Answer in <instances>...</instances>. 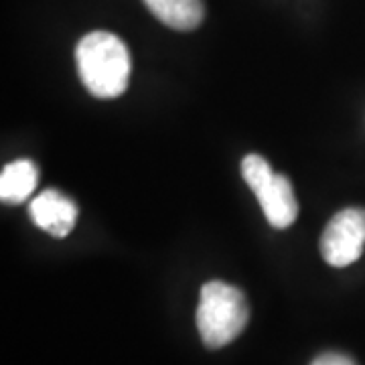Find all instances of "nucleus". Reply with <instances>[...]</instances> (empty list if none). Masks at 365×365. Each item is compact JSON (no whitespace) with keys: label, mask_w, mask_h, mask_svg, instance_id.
Returning <instances> with one entry per match:
<instances>
[{"label":"nucleus","mask_w":365,"mask_h":365,"mask_svg":"<svg viewBox=\"0 0 365 365\" xmlns=\"http://www.w3.org/2000/svg\"><path fill=\"white\" fill-rule=\"evenodd\" d=\"M76 63L86 90L100 100L118 98L128 88L130 51L114 33L93 31L81 37L76 49Z\"/></svg>","instance_id":"f257e3e1"},{"label":"nucleus","mask_w":365,"mask_h":365,"mask_svg":"<svg viewBox=\"0 0 365 365\" xmlns=\"http://www.w3.org/2000/svg\"><path fill=\"white\" fill-rule=\"evenodd\" d=\"M250 319L248 300L240 288L222 280L201 287L197 307V331L209 349H222L235 341Z\"/></svg>","instance_id":"f03ea898"},{"label":"nucleus","mask_w":365,"mask_h":365,"mask_svg":"<svg viewBox=\"0 0 365 365\" xmlns=\"http://www.w3.org/2000/svg\"><path fill=\"white\" fill-rule=\"evenodd\" d=\"M242 177L258 197L268 223L276 230H287L299 217V201L288 177L274 173L260 155H248L242 160Z\"/></svg>","instance_id":"7ed1b4c3"},{"label":"nucleus","mask_w":365,"mask_h":365,"mask_svg":"<svg viewBox=\"0 0 365 365\" xmlns=\"http://www.w3.org/2000/svg\"><path fill=\"white\" fill-rule=\"evenodd\" d=\"M365 248V209H343L331 217L321 235V256L333 268H345L361 258Z\"/></svg>","instance_id":"20e7f679"},{"label":"nucleus","mask_w":365,"mask_h":365,"mask_svg":"<svg viewBox=\"0 0 365 365\" xmlns=\"http://www.w3.org/2000/svg\"><path fill=\"white\" fill-rule=\"evenodd\" d=\"M29 213L35 225L53 237H66L78 223L76 203L55 189H47L35 197L29 205Z\"/></svg>","instance_id":"39448f33"},{"label":"nucleus","mask_w":365,"mask_h":365,"mask_svg":"<svg viewBox=\"0 0 365 365\" xmlns=\"http://www.w3.org/2000/svg\"><path fill=\"white\" fill-rule=\"evenodd\" d=\"M39 182V169L33 160L21 158L6 165L0 173V199L4 203H25Z\"/></svg>","instance_id":"423d86ee"},{"label":"nucleus","mask_w":365,"mask_h":365,"mask_svg":"<svg viewBox=\"0 0 365 365\" xmlns=\"http://www.w3.org/2000/svg\"><path fill=\"white\" fill-rule=\"evenodd\" d=\"M160 23L177 31H193L203 21V0H144Z\"/></svg>","instance_id":"0eeeda50"},{"label":"nucleus","mask_w":365,"mask_h":365,"mask_svg":"<svg viewBox=\"0 0 365 365\" xmlns=\"http://www.w3.org/2000/svg\"><path fill=\"white\" fill-rule=\"evenodd\" d=\"M311 365H355V361L341 353H323Z\"/></svg>","instance_id":"6e6552de"}]
</instances>
